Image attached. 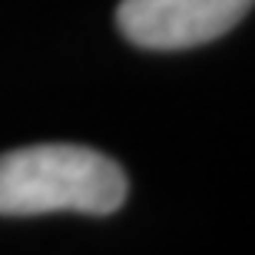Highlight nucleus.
I'll return each mask as SVG.
<instances>
[{"mask_svg": "<svg viewBox=\"0 0 255 255\" xmlns=\"http://www.w3.org/2000/svg\"><path fill=\"white\" fill-rule=\"evenodd\" d=\"M126 192L123 166L90 146L40 142L0 152V216H110Z\"/></svg>", "mask_w": 255, "mask_h": 255, "instance_id": "f257e3e1", "label": "nucleus"}, {"mask_svg": "<svg viewBox=\"0 0 255 255\" xmlns=\"http://www.w3.org/2000/svg\"><path fill=\"white\" fill-rule=\"evenodd\" d=\"M255 0H123L116 23L146 50H189L236 27Z\"/></svg>", "mask_w": 255, "mask_h": 255, "instance_id": "f03ea898", "label": "nucleus"}]
</instances>
